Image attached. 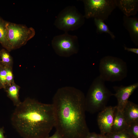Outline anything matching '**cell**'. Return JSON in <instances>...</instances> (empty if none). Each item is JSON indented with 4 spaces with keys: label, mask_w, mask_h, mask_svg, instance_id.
Masks as SVG:
<instances>
[{
    "label": "cell",
    "mask_w": 138,
    "mask_h": 138,
    "mask_svg": "<svg viewBox=\"0 0 138 138\" xmlns=\"http://www.w3.org/2000/svg\"><path fill=\"white\" fill-rule=\"evenodd\" d=\"M138 87V83L127 86L121 85L113 87L115 93L113 94L112 96L117 99L118 103L116 107L118 110L122 111L129 98Z\"/></svg>",
    "instance_id": "30bf717a"
},
{
    "label": "cell",
    "mask_w": 138,
    "mask_h": 138,
    "mask_svg": "<svg viewBox=\"0 0 138 138\" xmlns=\"http://www.w3.org/2000/svg\"><path fill=\"white\" fill-rule=\"evenodd\" d=\"M7 28L8 52L26 44L35 34L34 28L23 25L8 22Z\"/></svg>",
    "instance_id": "8992f818"
},
{
    "label": "cell",
    "mask_w": 138,
    "mask_h": 138,
    "mask_svg": "<svg viewBox=\"0 0 138 138\" xmlns=\"http://www.w3.org/2000/svg\"><path fill=\"white\" fill-rule=\"evenodd\" d=\"M7 71L6 67L0 63V82L3 88L5 90L6 87Z\"/></svg>",
    "instance_id": "44dd1931"
},
{
    "label": "cell",
    "mask_w": 138,
    "mask_h": 138,
    "mask_svg": "<svg viewBox=\"0 0 138 138\" xmlns=\"http://www.w3.org/2000/svg\"><path fill=\"white\" fill-rule=\"evenodd\" d=\"M99 76L105 81H121L127 76L128 67L125 62L121 58L107 56L100 60Z\"/></svg>",
    "instance_id": "277c9868"
},
{
    "label": "cell",
    "mask_w": 138,
    "mask_h": 138,
    "mask_svg": "<svg viewBox=\"0 0 138 138\" xmlns=\"http://www.w3.org/2000/svg\"><path fill=\"white\" fill-rule=\"evenodd\" d=\"M85 96L73 87L59 88L52 103L54 127L61 138H85L90 133L86 120Z\"/></svg>",
    "instance_id": "6da1fadb"
},
{
    "label": "cell",
    "mask_w": 138,
    "mask_h": 138,
    "mask_svg": "<svg viewBox=\"0 0 138 138\" xmlns=\"http://www.w3.org/2000/svg\"><path fill=\"white\" fill-rule=\"evenodd\" d=\"M52 45L56 54L61 57H70L77 53L79 50L77 37L67 32L54 36Z\"/></svg>",
    "instance_id": "ba28073f"
},
{
    "label": "cell",
    "mask_w": 138,
    "mask_h": 138,
    "mask_svg": "<svg viewBox=\"0 0 138 138\" xmlns=\"http://www.w3.org/2000/svg\"><path fill=\"white\" fill-rule=\"evenodd\" d=\"M4 133L3 129L0 127V138H6L4 135Z\"/></svg>",
    "instance_id": "484cf974"
},
{
    "label": "cell",
    "mask_w": 138,
    "mask_h": 138,
    "mask_svg": "<svg viewBox=\"0 0 138 138\" xmlns=\"http://www.w3.org/2000/svg\"><path fill=\"white\" fill-rule=\"evenodd\" d=\"M105 135L108 138H132L125 130L117 132H111Z\"/></svg>",
    "instance_id": "ffe728a7"
},
{
    "label": "cell",
    "mask_w": 138,
    "mask_h": 138,
    "mask_svg": "<svg viewBox=\"0 0 138 138\" xmlns=\"http://www.w3.org/2000/svg\"><path fill=\"white\" fill-rule=\"evenodd\" d=\"M123 25L128 31L131 40L136 46L138 45V19L124 16Z\"/></svg>",
    "instance_id": "8fae6325"
},
{
    "label": "cell",
    "mask_w": 138,
    "mask_h": 138,
    "mask_svg": "<svg viewBox=\"0 0 138 138\" xmlns=\"http://www.w3.org/2000/svg\"><path fill=\"white\" fill-rule=\"evenodd\" d=\"M1 63L6 67L12 68L13 60L8 51L4 49L0 50Z\"/></svg>",
    "instance_id": "ac0fdd59"
},
{
    "label": "cell",
    "mask_w": 138,
    "mask_h": 138,
    "mask_svg": "<svg viewBox=\"0 0 138 138\" xmlns=\"http://www.w3.org/2000/svg\"><path fill=\"white\" fill-rule=\"evenodd\" d=\"M8 22L0 17V44L8 51L9 45L8 39Z\"/></svg>",
    "instance_id": "2e32d148"
},
{
    "label": "cell",
    "mask_w": 138,
    "mask_h": 138,
    "mask_svg": "<svg viewBox=\"0 0 138 138\" xmlns=\"http://www.w3.org/2000/svg\"><path fill=\"white\" fill-rule=\"evenodd\" d=\"M85 22V17L74 6H68L62 10L58 15L54 25L65 32L74 31L82 27Z\"/></svg>",
    "instance_id": "5b68a950"
},
{
    "label": "cell",
    "mask_w": 138,
    "mask_h": 138,
    "mask_svg": "<svg viewBox=\"0 0 138 138\" xmlns=\"http://www.w3.org/2000/svg\"><path fill=\"white\" fill-rule=\"evenodd\" d=\"M122 112L128 124L138 121V105L137 104L128 100L123 109Z\"/></svg>",
    "instance_id": "4fadbf2b"
},
{
    "label": "cell",
    "mask_w": 138,
    "mask_h": 138,
    "mask_svg": "<svg viewBox=\"0 0 138 138\" xmlns=\"http://www.w3.org/2000/svg\"><path fill=\"white\" fill-rule=\"evenodd\" d=\"M94 22L96 27V32L100 34L103 33H108L111 38L113 39L115 36L113 33L111 31L107 25L105 24L104 21L101 19L94 18Z\"/></svg>",
    "instance_id": "e0dca14e"
},
{
    "label": "cell",
    "mask_w": 138,
    "mask_h": 138,
    "mask_svg": "<svg viewBox=\"0 0 138 138\" xmlns=\"http://www.w3.org/2000/svg\"><path fill=\"white\" fill-rule=\"evenodd\" d=\"M85 18L106 20L117 7L115 0H83Z\"/></svg>",
    "instance_id": "52a82bcc"
},
{
    "label": "cell",
    "mask_w": 138,
    "mask_h": 138,
    "mask_svg": "<svg viewBox=\"0 0 138 138\" xmlns=\"http://www.w3.org/2000/svg\"><path fill=\"white\" fill-rule=\"evenodd\" d=\"M124 50L128 52H130L138 54V49L137 48H131L127 47L126 46H124Z\"/></svg>",
    "instance_id": "603a6c76"
},
{
    "label": "cell",
    "mask_w": 138,
    "mask_h": 138,
    "mask_svg": "<svg viewBox=\"0 0 138 138\" xmlns=\"http://www.w3.org/2000/svg\"><path fill=\"white\" fill-rule=\"evenodd\" d=\"M45 138H61L57 133L55 131L54 134L50 137H48Z\"/></svg>",
    "instance_id": "d4e9b609"
},
{
    "label": "cell",
    "mask_w": 138,
    "mask_h": 138,
    "mask_svg": "<svg viewBox=\"0 0 138 138\" xmlns=\"http://www.w3.org/2000/svg\"><path fill=\"white\" fill-rule=\"evenodd\" d=\"M125 130L132 138H138V121L128 124Z\"/></svg>",
    "instance_id": "d6986e66"
},
{
    "label": "cell",
    "mask_w": 138,
    "mask_h": 138,
    "mask_svg": "<svg viewBox=\"0 0 138 138\" xmlns=\"http://www.w3.org/2000/svg\"><path fill=\"white\" fill-rule=\"evenodd\" d=\"M1 63V62H0V63Z\"/></svg>",
    "instance_id": "f1b7e54d"
},
{
    "label": "cell",
    "mask_w": 138,
    "mask_h": 138,
    "mask_svg": "<svg viewBox=\"0 0 138 138\" xmlns=\"http://www.w3.org/2000/svg\"><path fill=\"white\" fill-rule=\"evenodd\" d=\"M2 88H3V87L2 84L0 82V89Z\"/></svg>",
    "instance_id": "83f0119b"
},
{
    "label": "cell",
    "mask_w": 138,
    "mask_h": 138,
    "mask_svg": "<svg viewBox=\"0 0 138 138\" xmlns=\"http://www.w3.org/2000/svg\"><path fill=\"white\" fill-rule=\"evenodd\" d=\"M20 87L15 82L7 87L5 89L7 96L13 101L16 106L21 102L19 98V93Z\"/></svg>",
    "instance_id": "9a60e30c"
},
{
    "label": "cell",
    "mask_w": 138,
    "mask_h": 138,
    "mask_svg": "<svg viewBox=\"0 0 138 138\" xmlns=\"http://www.w3.org/2000/svg\"><path fill=\"white\" fill-rule=\"evenodd\" d=\"M97 138H108L105 135L101 134H97Z\"/></svg>",
    "instance_id": "4316f807"
},
{
    "label": "cell",
    "mask_w": 138,
    "mask_h": 138,
    "mask_svg": "<svg viewBox=\"0 0 138 138\" xmlns=\"http://www.w3.org/2000/svg\"><path fill=\"white\" fill-rule=\"evenodd\" d=\"M117 7L124 14L130 17L135 15L138 10V0H115Z\"/></svg>",
    "instance_id": "7c38bea8"
},
{
    "label": "cell",
    "mask_w": 138,
    "mask_h": 138,
    "mask_svg": "<svg viewBox=\"0 0 138 138\" xmlns=\"http://www.w3.org/2000/svg\"><path fill=\"white\" fill-rule=\"evenodd\" d=\"M105 82L99 76L93 81L85 96L86 111L93 114L99 112L107 107L113 94L106 87Z\"/></svg>",
    "instance_id": "3957f363"
},
{
    "label": "cell",
    "mask_w": 138,
    "mask_h": 138,
    "mask_svg": "<svg viewBox=\"0 0 138 138\" xmlns=\"http://www.w3.org/2000/svg\"><path fill=\"white\" fill-rule=\"evenodd\" d=\"M128 124L125 120L122 111L115 110L111 132H117L125 130Z\"/></svg>",
    "instance_id": "5bb4252c"
},
{
    "label": "cell",
    "mask_w": 138,
    "mask_h": 138,
    "mask_svg": "<svg viewBox=\"0 0 138 138\" xmlns=\"http://www.w3.org/2000/svg\"><path fill=\"white\" fill-rule=\"evenodd\" d=\"M11 120L23 138H46L55 125L53 105L27 98L16 106Z\"/></svg>",
    "instance_id": "7a4b0ae2"
},
{
    "label": "cell",
    "mask_w": 138,
    "mask_h": 138,
    "mask_svg": "<svg viewBox=\"0 0 138 138\" xmlns=\"http://www.w3.org/2000/svg\"><path fill=\"white\" fill-rule=\"evenodd\" d=\"M97 134L95 132H90L85 138H97Z\"/></svg>",
    "instance_id": "cb8c5ba5"
},
{
    "label": "cell",
    "mask_w": 138,
    "mask_h": 138,
    "mask_svg": "<svg viewBox=\"0 0 138 138\" xmlns=\"http://www.w3.org/2000/svg\"><path fill=\"white\" fill-rule=\"evenodd\" d=\"M116 106L106 107L100 111L97 122L101 134L105 135L111 132Z\"/></svg>",
    "instance_id": "9c48e42d"
},
{
    "label": "cell",
    "mask_w": 138,
    "mask_h": 138,
    "mask_svg": "<svg viewBox=\"0 0 138 138\" xmlns=\"http://www.w3.org/2000/svg\"><path fill=\"white\" fill-rule=\"evenodd\" d=\"M6 68L7 71L6 77V88L15 82L14 80V77L12 68L6 67Z\"/></svg>",
    "instance_id": "7402d4cb"
}]
</instances>
